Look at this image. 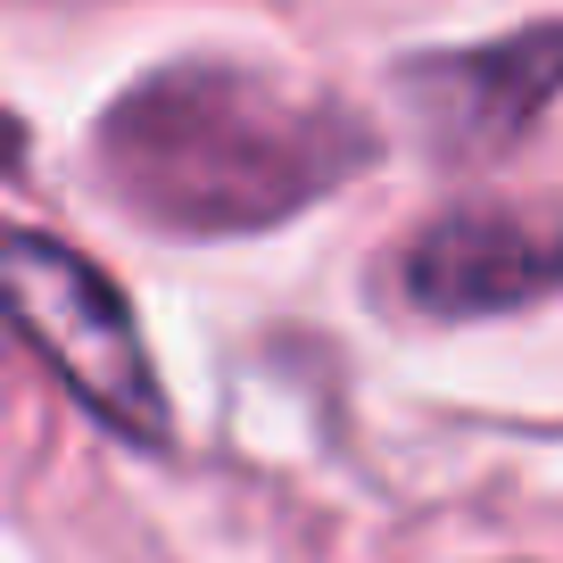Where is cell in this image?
I'll return each mask as SVG.
<instances>
[{
	"label": "cell",
	"mask_w": 563,
	"mask_h": 563,
	"mask_svg": "<svg viewBox=\"0 0 563 563\" xmlns=\"http://www.w3.org/2000/svg\"><path fill=\"white\" fill-rule=\"evenodd\" d=\"M406 91H415V108L431 117V141H440V150H456V158H497L563 91V25H530V34L464 51V58H431V67L406 75Z\"/></svg>",
	"instance_id": "obj_4"
},
{
	"label": "cell",
	"mask_w": 563,
	"mask_h": 563,
	"mask_svg": "<svg viewBox=\"0 0 563 563\" xmlns=\"http://www.w3.org/2000/svg\"><path fill=\"white\" fill-rule=\"evenodd\" d=\"M0 316L25 332V349L117 431V440L158 448L166 440V389L158 365L141 349L133 316H124L117 282L84 265L75 249L42 241V232H0Z\"/></svg>",
	"instance_id": "obj_2"
},
{
	"label": "cell",
	"mask_w": 563,
	"mask_h": 563,
	"mask_svg": "<svg viewBox=\"0 0 563 563\" xmlns=\"http://www.w3.org/2000/svg\"><path fill=\"white\" fill-rule=\"evenodd\" d=\"M563 282V216L456 208L406 249V290L431 316H497Z\"/></svg>",
	"instance_id": "obj_3"
},
{
	"label": "cell",
	"mask_w": 563,
	"mask_h": 563,
	"mask_svg": "<svg viewBox=\"0 0 563 563\" xmlns=\"http://www.w3.org/2000/svg\"><path fill=\"white\" fill-rule=\"evenodd\" d=\"M373 158L356 108L241 58L141 75L100 117V175L166 232H257L316 208Z\"/></svg>",
	"instance_id": "obj_1"
}]
</instances>
